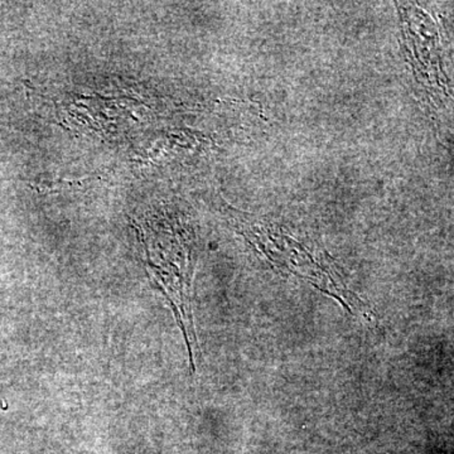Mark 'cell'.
I'll use <instances>...</instances> for the list:
<instances>
[]
</instances>
